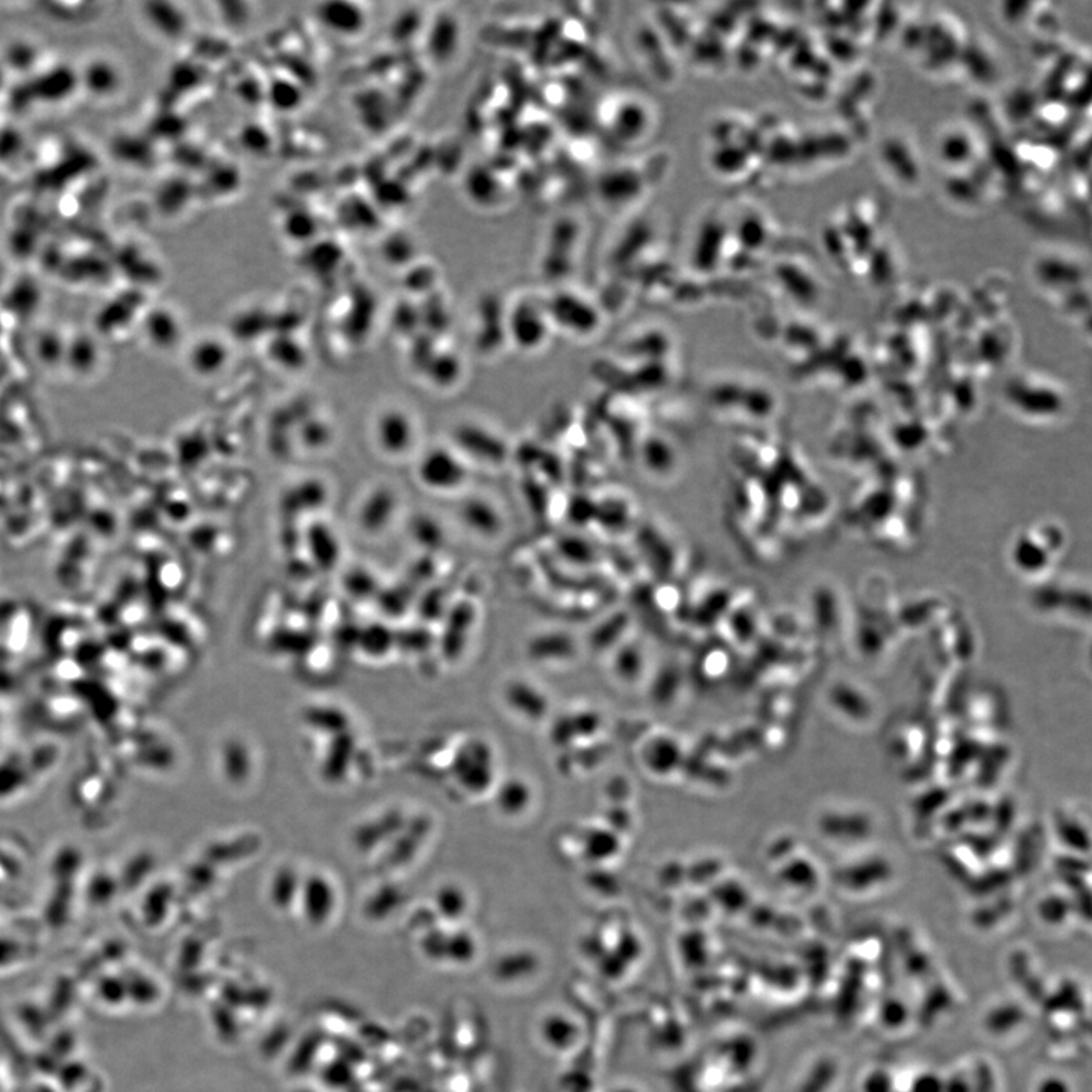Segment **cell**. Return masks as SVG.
Listing matches in <instances>:
<instances>
[{
    "label": "cell",
    "mask_w": 1092,
    "mask_h": 1092,
    "mask_svg": "<svg viewBox=\"0 0 1092 1092\" xmlns=\"http://www.w3.org/2000/svg\"><path fill=\"white\" fill-rule=\"evenodd\" d=\"M416 472L423 487L436 492H452L467 478L465 463L447 448H432L425 452Z\"/></svg>",
    "instance_id": "1"
},
{
    "label": "cell",
    "mask_w": 1092,
    "mask_h": 1092,
    "mask_svg": "<svg viewBox=\"0 0 1092 1092\" xmlns=\"http://www.w3.org/2000/svg\"><path fill=\"white\" fill-rule=\"evenodd\" d=\"M37 60V49L29 42H11L6 49L5 61L14 70H29Z\"/></svg>",
    "instance_id": "20"
},
{
    "label": "cell",
    "mask_w": 1092,
    "mask_h": 1092,
    "mask_svg": "<svg viewBox=\"0 0 1092 1092\" xmlns=\"http://www.w3.org/2000/svg\"><path fill=\"white\" fill-rule=\"evenodd\" d=\"M314 14L328 32L342 39H354L367 26L366 11L352 2H328L319 5Z\"/></svg>",
    "instance_id": "4"
},
{
    "label": "cell",
    "mask_w": 1092,
    "mask_h": 1092,
    "mask_svg": "<svg viewBox=\"0 0 1092 1092\" xmlns=\"http://www.w3.org/2000/svg\"><path fill=\"white\" fill-rule=\"evenodd\" d=\"M99 352L97 343L87 336L67 338L64 366L77 375H90L99 366Z\"/></svg>",
    "instance_id": "11"
},
{
    "label": "cell",
    "mask_w": 1092,
    "mask_h": 1092,
    "mask_svg": "<svg viewBox=\"0 0 1092 1092\" xmlns=\"http://www.w3.org/2000/svg\"><path fill=\"white\" fill-rule=\"evenodd\" d=\"M410 534L419 546H422L423 550H430V551L439 550L445 541L442 527L427 514H419L416 518L412 519Z\"/></svg>",
    "instance_id": "16"
},
{
    "label": "cell",
    "mask_w": 1092,
    "mask_h": 1092,
    "mask_svg": "<svg viewBox=\"0 0 1092 1092\" xmlns=\"http://www.w3.org/2000/svg\"><path fill=\"white\" fill-rule=\"evenodd\" d=\"M269 354L272 360L290 371H298L305 366V351L293 338H282L272 342Z\"/></svg>",
    "instance_id": "18"
},
{
    "label": "cell",
    "mask_w": 1092,
    "mask_h": 1092,
    "mask_svg": "<svg viewBox=\"0 0 1092 1092\" xmlns=\"http://www.w3.org/2000/svg\"><path fill=\"white\" fill-rule=\"evenodd\" d=\"M307 543H309L310 554L319 568L331 569L336 566L338 556H340V545H338L336 534L327 525L316 523L313 527H310L309 532H307Z\"/></svg>",
    "instance_id": "12"
},
{
    "label": "cell",
    "mask_w": 1092,
    "mask_h": 1092,
    "mask_svg": "<svg viewBox=\"0 0 1092 1092\" xmlns=\"http://www.w3.org/2000/svg\"><path fill=\"white\" fill-rule=\"evenodd\" d=\"M457 447L478 460L499 463L505 456V445L485 428L472 423H461L454 431Z\"/></svg>",
    "instance_id": "6"
},
{
    "label": "cell",
    "mask_w": 1092,
    "mask_h": 1092,
    "mask_svg": "<svg viewBox=\"0 0 1092 1092\" xmlns=\"http://www.w3.org/2000/svg\"><path fill=\"white\" fill-rule=\"evenodd\" d=\"M423 371L434 384L448 387L458 380L461 367L456 356L448 354V356H432Z\"/></svg>",
    "instance_id": "19"
},
{
    "label": "cell",
    "mask_w": 1092,
    "mask_h": 1092,
    "mask_svg": "<svg viewBox=\"0 0 1092 1092\" xmlns=\"http://www.w3.org/2000/svg\"><path fill=\"white\" fill-rule=\"evenodd\" d=\"M414 423L404 410L389 409L378 416L375 423L376 445L392 457H401L413 447Z\"/></svg>",
    "instance_id": "2"
},
{
    "label": "cell",
    "mask_w": 1092,
    "mask_h": 1092,
    "mask_svg": "<svg viewBox=\"0 0 1092 1092\" xmlns=\"http://www.w3.org/2000/svg\"><path fill=\"white\" fill-rule=\"evenodd\" d=\"M461 770L466 773L465 783L469 791H483L492 782V753L487 746L476 742L460 757Z\"/></svg>",
    "instance_id": "9"
},
{
    "label": "cell",
    "mask_w": 1092,
    "mask_h": 1092,
    "mask_svg": "<svg viewBox=\"0 0 1092 1092\" xmlns=\"http://www.w3.org/2000/svg\"><path fill=\"white\" fill-rule=\"evenodd\" d=\"M329 437H331V434H329V430H328V427L325 425V423L318 422V421H316V422L307 423V425H304V437H302V440H304V443L307 445V447H325V445L328 443V440H329Z\"/></svg>",
    "instance_id": "22"
},
{
    "label": "cell",
    "mask_w": 1092,
    "mask_h": 1092,
    "mask_svg": "<svg viewBox=\"0 0 1092 1092\" xmlns=\"http://www.w3.org/2000/svg\"><path fill=\"white\" fill-rule=\"evenodd\" d=\"M67 338L55 329L40 334L35 342V356L44 367L64 366Z\"/></svg>",
    "instance_id": "15"
},
{
    "label": "cell",
    "mask_w": 1092,
    "mask_h": 1092,
    "mask_svg": "<svg viewBox=\"0 0 1092 1092\" xmlns=\"http://www.w3.org/2000/svg\"><path fill=\"white\" fill-rule=\"evenodd\" d=\"M680 746L674 739L670 737H659L651 742L646 748L643 760L646 766L651 771H654L657 774H670L675 770V766L680 760Z\"/></svg>",
    "instance_id": "13"
},
{
    "label": "cell",
    "mask_w": 1092,
    "mask_h": 1092,
    "mask_svg": "<svg viewBox=\"0 0 1092 1092\" xmlns=\"http://www.w3.org/2000/svg\"><path fill=\"white\" fill-rule=\"evenodd\" d=\"M142 333L149 347L157 351H171L182 338V320L173 310L160 305L144 314Z\"/></svg>",
    "instance_id": "5"
},
{
    "label": "cell",
    "mask_w": 1092,
    "mask_h": 1092,
    "mask_svg": "<svg viewBox=\"0 0 1092 1092\" xmlns=\"http://www.w3.org/2000/svg\"><path fill=\"white\" fill-rule=\"evenodd\" d=\"M396 495L389 487L372 492L358 512V523L366 532H380L390 525L396 512Z\"/></svg>",
    "instance_id": "7"
},
{
    "label": "cell",
    "mask_w": 1092,
    "mask_h": 1092,
    "mask_svg": "<svg viewBox=\"0 0 1092 1092\" xmlns=\"http://www.w3.org/2000/svg\"><path fill=\"white\" fill-rule=\"evenodd\" d=\"M532 803V791L525 782L510 780L499 793V806L507 815H519Z\"/></svg>",
    "instance_id": "17"
},
{
    "label": "cell",
    "mask_w": 1092,
    "mask_h": 1092,
    "mask_svg": "<svg viewBox=\"0 0 1092 1092\" xmlns=\"http://www.w3.org/2000/svg\"><path fill=\"white\" fill-rule=\"evenodd\" d=\"M327 499V489L319 481H305L285 495L284 505L289 512H307L319 508Z\"/></svg>",
    "instance_id": "14"
},
{
    "label": "cell",
    "mask_w": 1092,
    "mask_h": 1092,
    "mask_svg": "<svg viewBox=\"0 0 1092 1092\" xmlns=\"http://www.w3.org/2000/svg\"><path fill=\"white\" fill-rule=\"evenodd\" d=\"M460 518L466 527L481 536H495L503 523L498 510L481 498H470L461 504Z\"/></svg>",
    "instance_id": "10"
},
{
    "label": "cell",
    "mask_w": 1092,
    "mask_h": 1092,
    "mask_svg": "<svg viewBox=\"0 0 1092 1092\" xmlns=\"http://www.w3.org/2000/svg\"><path fill=\"white\" fill-rule=\"evenodd\" d=\"M189 367L198 376L216 375L229 360V349L220 338H204L193 343L189 351Z\"/></svg>",
    "instance_id": "8"
},
{
    "label": "cell",
    "mask_w": 1092,
    "mask_h": 1092,
    "mask_svg": "<svg viewBox=\"0 0 1092 1092\" xmlns=\"http://www.w3.org/2000/svg\"><path fill=\"white\" fill-rule=\"evenodd\" d=\"M78 81L95 99H111L124 86L122 67L108 57H95L86 61Z\"/></svg>",
    "instance_id": "3"
},
{
    "label": "cell",
    "mask_w": 1092,
    "mask_h": 1092,
    "mask_svg": "<svg viewBox=\"0 0 1092 1092\" xmlns=\"http://www.w3.org/2000/svg\"><path fill=\"white\" fill-rule=\"evenodd\" d=\"M345 588L351 597L367 598L375 592V578L365 569H351L345 577Z\"/></svg>",
    "instance_id": "21"
}]
</instances>
